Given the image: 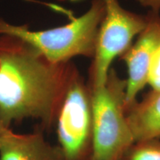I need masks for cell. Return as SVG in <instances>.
<instances>
[{
  "instance_id": "cell-10",
  "label": "cell",
  "mask_w": 160,
  "mask_h": 160,
  "mask_svg": "<svg viewBox=\"0 0 160 160\" xmlns=\"http://www.w3.org/2000/svg\"><path fill=\"white\" fill-rule=\"evenodd\" d=\"M148 84L151 85L152 91L160 92V46L151 60Z\"/></svg>"
},
{
  "instance_id": "cell-8",
  "label": "cell",
  "mask_w": 160,
  "mask_h": 160,
  "mask_svg": "<svg viewBox=\"0 0 160 160\" xmlns=\"http://www.w3.org/2000/svg\"><path fill=\"white\" fill-rule=\"evenodd\" d=\"M135 142L160 139V92L151 91L127 110Z\"/></svg>"
},
{
  "instance_id": "cell-11",
  "label": "cell",
  "mask_w": 160,
  "mask_h": 160,
  "mask_svg": "<svg viewBox=\"0 0 160 160\" xmlns=\"http://www.w3.org/2000/svg\"><path fill=\"white\" fill-rule=\"evenodd\" d=\"M143 7L149 8L151 11L159 12L160 10V0H137Z\"/></svg>"
},
{
  "instance_id": "cell-5",
  "label": "cell",
  "mask_w": 160,
  "mask_h": 160,
  "mask_svg": "<svg viewBox=\"0 0 160 160\" xmlns=\"http://www.w3.org/2000/svg\"><path fill=\"white\" fill-rule=\"evenodd\" d=\"M105 14L100 26L97 48L90 68L91 88L105 85L111 63L131 45L132 40L145 29L148 15L123 8L118 0H105Z\"/></svg>"
},
{
  "instance_id": "cell-9",
  "label": "cell",
  "mask_w": 160,
  "mask_h": 160,
  "mask_svg": "<svg viewBox=\"0 0 160 160\" xmlns=\"http://www.w3.org/2000/svg\"><path fill=\"white\" fill-rule=\"evenodd\" d=\"M123 160H160V139L135 142Z\"/></svg>"
},
{
  "instance_id": "cell-7",
  "label": "cell",
  "mask_w": 160,
  "mask_h": 160,
  "mask_svg": "<svg viewBox=\"0 0 160 160\" xmlns=\"http://www.w3.org/2000/svg\"><path fill=\"white\" fill-rule=\"evenodd\" d=\"M0 160H64L59 145H52L42 132L18 133L4 128L0 132Z\"/></svg>"
},
{
  "instance_id": "cell-12",
  "label": "cell",
  "mask_w": 160,
  "mask_h": 160,
  "mask_svg": "<svg viewBox=\"0 0 160 160\" xmlns=\"http://www.w3.org/2000/svg\"><path fill=\"white\" fill-rule=\"evenodd\" d=\"M88 160H96V159L93 157H92V155H91V157L88 158Z\"/></svg>"
},
{
  "instance_id": "cell-1",
  "label": "cell",
  "mask_w": 160,
  "mask_h": 160,
  "mask_svg": "<svg viewBox=\"0 0 160 160\" xmlns=\"http://www.w3.org/2000/svg\"><path fill=\"white\" fill-rule=\"evenodd\" d=\"M77 71L71 61L53 63L20 38L0 36V124L10 128L31 118L51 128Z\"/></svg>"
},
{
  "instance_id": "cell-13",
  "label": "cell",
  "mask_w": 160,
  "mask_h": 160,
  "mask_svg": "<svg viewBox=\"0 0 160 160\" xmlns=\"http://www.w3.org/2000/svg\"><path fill=\"white\" fill-rule=\"evenodd\" d=\"M4 128H5V127H4V126H2L1 125V124H0V132L2 131V129Z\"/></svg>"
},
{
  "instance_id": "cell-4",
  "label": "cell",
  "mask_w": 160,
  "mask_h": 160,
  "mask_svg": "<svg viewBox=\"0 0 160 160\" xmlns=\"http://www.w3.org/2000/svg\"><path fill=\"white\" fill-rule=\"evenodd\" d=\"M56 124L64 160L88 159L93 140L91 93L78 71L66 92Z\"/></svg>"
},
{
  "instance_id": "cell-3",
  "label": "cell",
  "mask_w": 160,
  "mask_h": 160,
  "mask_svg": "<svg viewBox=\"0 0 160 160\" xmlns=\"http://www.w3.org/2000/svg\"><path fill=\"white\" fill-rule=\"evenodd\" d=\"M90 89L92 157L96 160H123L135 143L125 107L126 79H121L111 69L105 85Z\"/></svg>"
},
{
  "instance_id": "cell-2",
  "label": "cell",
  "mask_w": 160,
  "mask_h": 160,
  "mask_svg": "<svg viewBox=\"0 0 160 160\" xmlns=\"http://www.w3.org/2000/svg\"><path fill=\"white\" fill-rule=\"evenodd\" d=\"M105 14V0H92L84 14L67 25L38 31H31L28 25H13L0 17V36L20 38L53 63L67 62L78 56L93 58Z\"/></svg>"
},
{
  "instance_id": "cell-6",
  "label": "cell",
  "mask_w": 160,
  "mask_h": 160,
  "mask_svg": "<svg viewBox=\"0 0 160 160\" xmlns=\"http://www.w3.org/2000/svg\"><path fill=\"white\" fill-rule=\"evenodd\" d=\"M148 24L138 35L137 42L121 56L128 68L126 79L125 107L128 110L137 102V97L148 84L150 63L160 46V16L150 11Z\"/></svg>"
}]
</instances>
